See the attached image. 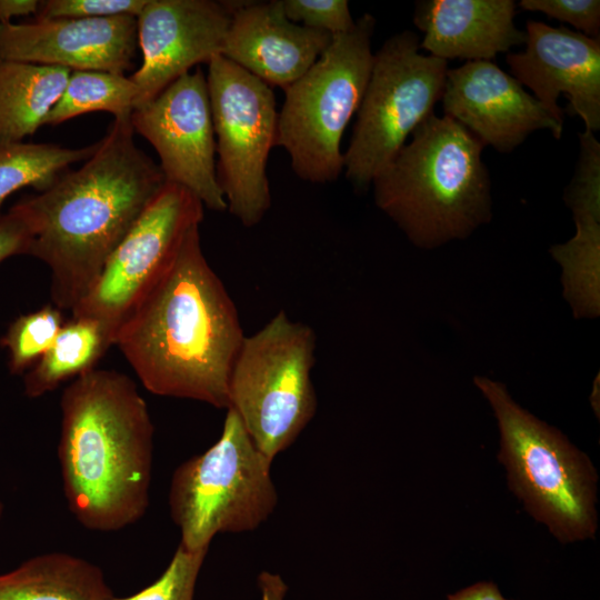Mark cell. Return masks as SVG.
Here are the masks:
<instances>
[{"instance_id":"1","label":"cell","mask_w":600,"mask_h":600,"mask_svg":"<svg viewBox=\"0 0 600 600\" xmlns=\"http://www.w3.org/2000/svg\"><path fill=\"white\" fill-rule=\"evenodd\" d=\"M244 337L196 227L123 322L114 346L151 393L228 409L230 373Z\"/></svg>"},{"instance_id":"2","label":"cell","mask_w":600,"mask_h":600,"mask_svg":"<svg viewBox=\"0 0 600 600\" xmlns=\"http://www.w3.org/2000/svg\"><path fill=\"white\" fill-rule=\"evenodd\" d=\"M131 118L114 119L94 153L52 186L22 198L37 220L27 252L50 269V297L72 310L88 293L107 260L166 182L137 147Z\"/></svg>"},{"instance_id":"3","label":"cell","mask_w":600,"mask_h":600,"mask_svg":"<svg viewBox=\"0 0 600 600\" xmlns=\"http://www.w3.org/2000/svg\"><path fill=\"white\" fill-rule=\"evenodd\" d=\"M58 459L68 508L89 530H121L150 501L153 424L136 383L91 369L64 388Z\"/></svg>"},{"instance_id":"4","label":"cell","mask_w":600,"mask_h":600,"mask_svg":"<svg viewBox=\"0 0 600 600\" xmlns=\"http://www.w3.org/2000/svg\"><path fill=\"white\" fill-rule=\"evenodd\" d=\"M483 148L457 121L431 114L373 179L376 204L418 247L468 237L491 219Z\"/></svg>"},{"instance_id":"5","label":"cell","mask_w":600,"mask_h":600,"mask_svg":"<svg viewBox=\"0 0 600 600\" xmlns=\"http://www.w3.org/2000/svg\"><path fill=\"white\" fill-rule=\"evenodd\" d=\"M474 383L494 411L498 459L527 511L561 542L593 537L597 473L588 457L516 403L501 383L483 377H476Z\"/></svg>"},{"instance_id":"6","label":"cell","mask_w":600,"mask_h":600,"mask_svg":"<svg viewBox=\"0 0 600 600\" xmlns=\"http://www.w3.org/2000/svg\"><path fill=\"white\" fill-rule=\"evenodd\" d=\"M374 26L364 13L351 30L332 36L312 67L284 89L276 147L287 151L293 172L307 182H332L343 171L341 139L370 78Z\"/></svg>"},{"instance_id":"7","label":"cell","mask_w":600,"mask_h":600,"mask_svg":"<svg viewBox=\"0 0 600 600\" xmlns=\"http://www.w3.org/2000/svg\"><path fill=\"white\" fill-rule=\"evenodd\" d=\"M220 438L182 462L169 491L170 514L189 551L208 550L219 533L257 529L274 511L278 493L271 463L253 443L238 414L227 409Z\"/></svg>"},{"instance_id":"8","label":"cell","mask_w":600,"mask_h":600,"mask_svg":"<svg viewBox=\"0 0 600 600\" xmlns=\"http://www.w3.org/2000/svg\"><path fill=\"white\" fill-rule=\"evenodd\" d=\"M313 330L280 310L246 336L229 379V407L256 447L271 461L290 447L313 418Z\"/></svg>"},{"instance_id":"9","label":"cell","mask_w":600,"mask_h":600,"mask_svg":"<svg viewBox=\"0 0 600 600\" xmlns=\"http://www.w3.org/2000/svg\"><path fill=\"white\" fill-rule=\"evenodd\" d=\"M448 70V61L421 53L419 37L408 30L377 50L343 153L346 178L356 189H368L413 130L433 114Z\"/></svg>"},{"instance_id":"10","label":"cell","mask_w":600,"mask_h":600,"mask_svg":"<svg viewBox=\"0 0 600 600\" xmlns=\"http://www.w3.org/2000/svg\"><path fill=\"white\" fill-rule=\"evenodd\" d=\"M206 78L218 183L227 210L250 228L271 206L267 161L277 142L274 93L266 82L220 54L208 63Z\"/></svg>"},{"instance_id":"11","label":"cell","mask_w":600,"mask_h":600,"mask_svg":"<svg viewBox=\"0 0 600 600\" xmlns=\"http://www.w3.org/2000/svg\"><path fill=\"white\" fill-rule=\"evenodd\" d=\"M203 203L186 188L164 182L107 260L72 318L99 323L109 347L136 307L203 219Z\"/></svg>"},{"instance_id":"12","label":"cell","mask_w":600,"mask_h":600,"mask_svg":"<svg viewBox=\"0 0 600 600\" xmlns=\"http://www.w3.org/2000/svg\"><path fill=\"white\" fill-rule=\"evenodd\" d=\"M133 132L157 151L167 182L192 192L204 207L227 210L216 169V138L207 78L188 72L131 114Z\"/></svg>"},{"instance_id":"13","label":"cell","mask_w":600,"mask_h":600,"mask_svg":"<svg viewBox=\"0 0 600 600\" xmlns=\"http://www.w3.org/2000/svg\"><path fill=\"white\" fill-rule=\"evenodd\" d=\"M231 19L229 1L148 0L137 17L140 68L136 109L147 104L199 63L221 56Z\"/></svg>"},{"instance_id":"14","label":"cell","mask_w":600,"mask_h":600,"mask_svg":"<svg viewBox=\"0 0 600 600\" xmlns=\"http://www.w3.org/2000/svg\"><path fill=\"white\" fill-rule=\"evenodd\" d=\"M441 101L443 116L464 127L484 147L503 153L537 130H548L557 140L562 137L563 119L491 61H469L449 69Z\"/></svg>"},{"instance_id":"15","label":"cell","mask_w":600,"mask_h":600,"mask_svg":"<svg viewBox=\"0 0 600 600\" xmlns=\"http://www.w3.org/2000/svg\"><path fill=\"white\" fill-rule=\"evenodd\" d=\"M526 49L509 53L513 77L552 114L563 119L558 98L564 94L568 111L579 116L584 129H600V39L566 27L529 20Z\"/></svg>"},{"instance_id":"16","label":"cell","mask_w":600,"mask_h":600,"mask_svg":"<svg viewBox=\"0 0 600 600\" xmlns=\"http://www.w3.org/2000/svg\"><path fill=\"white\" fill-rule=\"evenodd\" d=\"M137 48L132 16L0 24V60L6 61L124 74Z\"/></svg>"},{"instance_id":"17","label":"cell","mask_w":600,"mask_h":600,"mask_svg":"<svg viewBox=\"0 0 600 600\" xmlns=\"http://www.w3.org/2000/svg\"><path fill=\"white\" fill-rule=\"evenodd\" d=\"M231 19L221 56L268 86L286 89L329 47L332 36L291 22L280 0L229 1Z\"/></svg>"},{"instance_id":"18","label":"cell","mask_w":600,"mask_h":600,"mask_svg":"<svg viewBox=\"0 0 600 600\" xmlns=\"http://www.w3.org/2000/svg\"><path fill=\"white\" fill-rule=\"evenodd\" d=\"M514 16L512 0H422L416 3L413 23L423 33L420 49L429 56L490 61L526 42Z\"/></svg>"},{"instance_id":"19","label":"cell","mask_w":600,"mask_h":600,"mask_svg":"<svg viewBox=\"0 0 600 600\" xmlns=\"http://www.w3.org/2000/svg\"><path fill=\"white\" fill-rule=\"evenodd\" d=\"M102 570L66 552L28 559L0 574V600H111Z\"/></svg>"},{"instance_id":"20","label":"cell","mask_w":600,"mask_h":600,"mask_svg":"<svg viewBox=\"0 0 600 600\" xmlns=\"http://www.w3.org/2000/svg\"><path fill=\"white\" fill-rule=\"evenodd\" d=\"M70 70L0 60V146L22 142L46 126Z\"/></svg>"},{"instance_id":"21","label":"cell","mask_w":600,"mask_h":600,"mask_svg":"<svg viewBox=\"0 0 600 600\" xmlns=\"http://www.w3.org/2000/svg\"><path fill=\"white\" fill-rule=\"evenodd\" d=\"M109 348L97 321L72 318L62 326L52 346L26 372L24 394L31 399L39 398L63 381L94 369Z\"/></svg>"},{"instance_id":"22","label":"cell","mask_w":600,"mask_h":600,"mask_svg":"<svg viewBox=\"0 0 600 600\" xmlns=\"http://www.w3.org/2000/svg\"><path fill=\"white\" fill-rule=\"evenodd\" d=\"M97 147L98 141L82 148L23 141L0 146V214L10 194L24 187L47 190L71 164L89 159Z\"/></svg>"},{"instance_id":"23","label":"cell","mask_w":600,"mask_h":600,"mask_svg":"<svg viewBox=\"0 0 600 600\" xmlns=\"http://www.w3.org/2000/svg\"><path fill=\"white\" fill-rule=\"evenodd\" d=\"M138 88L130 77L98 70L70 72L66 87L48 114L46 126H57L74 117L97 111L114 119H130Z\"/></svg>"},{"instance_id":"24","label":"cell","mask_w":600,"mask_h":600,"mask_svg":"<svg viewBox=\"0 0 600 600\" xmlns=\"http://www.w3.org/2000/svg\"><path fill=\"white\" fill-rule=\"evenodd\" d=\"M63 324L62 310L54 304L14 319L0 340L8 351L9 371L21 374L30 369L52 346Z\"/></svg>"},{"instance_id":"25","label":"cell","mask_w":600,"mask_h":600,"mask_svg":"<svg viewBox=\"0 0 600 600\" xmlns=\"http://www.w3.org/2000/svg\"><path fill=\"white\" fill-rule=\"evenodd\" d=\"M208 550L189 551L178 547L157 581L143 590L111 600H193L196 583Z\"/></svg>"},{"instance_id":"26","label":"cell","mask_w":600,"mask_h":600,"mask_svg":"<svg viewBox=\"0 0 600 600\" xmlns=\"http://www.w3.org/2000/svg\"><path fill=\"white\" fill-rule=\"evenodd\" d=\"M280 3L291 22L331 36L348 32L356 22L347 0H280Z\"/></svg>"},{"instance_id":"27","label":"cell","mask_w":600,"mask_h":600,"mask_svg":"<svg viewBox=\"0 0 600 600\" xmlns=\"http://www.w3.org/2000/svg\"><path fill=\"white\" fill-rule=\"evenodd\" d=\"M148 0H46L40 1L34 19H97L138 17Z\"/></svg>"},{"instance_id":"28","label":"cell","mask_w":600,"mask_h":600,"mask_svg":"<svg viewBox=\"0 0 600 600\" xmlns=\"http://www.w3.org/2000/svg\"><path fill=\"white\" fill-rule=\"evenodd\" d=\"M520 8L566 22L581 33L600 39L599 0H521Z\"/></svg>"},{"instance_id":"29","label":"cell","mask_w":600,"mask_h":600,"mask_svg":"<svg viewBox=\"0 0 600 600\" xmlns=\"http://www.w3.org/2000/svg\"><path fill=\"white\" fill-rule=\"evenodd\" d=\"M37 232V220L23 199L0 214V263L27 254Z\"/></svg>"},{"instance_id":"30","label":"cell","mask_w":600,"mask_h":600,"mask_svg":"<svg viewBox=\"0 0 600 600\" xmlns=\"http://www.w3.org/2000/svg\"><path fill=\"white\" fill-rule=\"evenodd\" d=\"M39 0H0V24L12 23V19L36 16Z\"/></svg>"},{"instance_id":"31","label":"cell","mask_w":600,"mask_h":600,"mask_svg":"<svg viewBox=\"0 0 600 600\" xmlns=\"http://www.w3.org/2000/svg\"><path fill=\"white\" fill-rule=\"evenodd\" d=\"M257 583L261 600H284L288 586L278 573L262 571L257 578Z\"/></svg>"},{"instance_id":"32","label":"cell","mask_w":600,"mask_h":600,"mask_svg":"<svg viewBox=\"0 0 600 600\" xmlns=\"http://www.w3.org/2000/svg\"><path fill=\"white\" fill-rule=\"evenodd\" d=\"M448 600H504V598L494 583L478 582L454 594H449Z\"/></svg>"},{"instance_id":"33","label":"cell","mask_w":600,"mask_h":600,"mask_svg":"<svg viewBox=\"0 0 600 600\" xmlns=\"http://www.w3.org/2000/svg\"><path fill=\"white\" fill-rule=\"evenodd\" d=\"M2 513H3V504H2V502L0 501V518L2 517Z\"/></svg>"},{"instance_id":"34","label":"cell","mask_w":600,"mask_h":600,"mask_svg":"<svg viewBox=\"0 0 600 600\" xmlns=\"http://www.w3.org/2000/svg\"><path fill=\"white\" fill-rule=\"evenodd\" d=\"M504 600H507V599H504Z\"/></svg>"}]
</instances>
